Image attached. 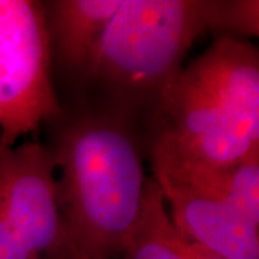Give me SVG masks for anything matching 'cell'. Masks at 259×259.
<instances>
[{
  "label": "cell",
  "instance_id": "9c48e42d",
  "mask_svg": "<svg viewBox=\"0 0 259 259\" xmlns=\"http://www.w3.org/2000/svg\"><path fill=\"white\" fill-rule=\"evenodd\" d=\"M122 258L222 259L179 232L167 213L163 194L153 177L148 180L141 216L125 245Z\"/></svg>",
  "mask_w": 259,
  "mask_h": 259
},
{
  "label": "cell",
  "instance_id": "7a4b0ae2",
  "mask_svg": "<svg viewBox=\"0 0 259 259\" xmlns=\"http://www.w3.org/2000/svg\"><path fill=\"white\" fill-rule=\"evenodd\" d=\"M128 115L117 108L82 115L49 148L61 170L58 200L69 243L90 259L122 255L143 210L150 177Z\"/></svg>",
  "mask_w": 259,
  "mask_h": 259
},
{
  "label": "cell",
  "instance_id": "30bf717a",
  "mask_svg": "<svg viewBox=\"0 0 259 259\" xmlns=\"http://www.w3.org/2000/svg\"><path fill=\"white\" fill-rule=\"evenodd\" d=\"M69 259H90L83 252L74 246L72 243H69Z\"/></svg>",
  "mask_w": 259,
  "mask_h": 259
},
{
  "label": "cell",
  "instance_id": "277c9868",
  "mask_svg": "<svg viewBox=\"0 0 259 259\" xmlns=\"http://www.w3.org/2000/svg\"><path fill=\"white\" fill-rule=\"evenodd\" d=\"M51 58L44 3L0 0V147L61 115Z\"/></svg>",
  "mask_w": 259,
  "mask_h": 259
},
{
  "label": "cell",
  "instance_id": "3957f363",
  "mask_svg": "<svg viewBox=\"0 0 259 259\" xmlns=\"http://www.w3.org/2000/svg\"><path fill=\"white\" fill-rule=\"evenodd\" d=\"M225 0H121L85 69L130 110L158 100L190 48L207 32L222 36Z\"/></svg>",
  "mask_w": 259,
  "mask_h": 259
},
{
  "label": "cell",
  "instance_id": "8992f818",
  "mask_svg": "<svg viewBox=\"0 0 259 259\" xmlns=\"http://www.w3.org/2000/svg\"><path fill=\"white\" fill-rule=\"evenodd\" d=\"M180 233L222 259H259V226L229 206L163 176H153Z\"/></svg>",
  "mask_w": 259,
  "mask_h": 259
},
{
  "label": "cell",
  "instance_id": "6da1fadb",
  "mask_svg": "<svg viewBox=\"0 0 259 259\" xmlns=\"http://www.w3.org/2000/svg\"><path fill=\"white\" fill-rule=\"evenodd\" d=\"M151 110V168H221L259 156L258 49L219 36Z\"/></svg>",
  "mask_w": 259,
  "mask_h": 259
},
{
  "label": "cell",
  "instance_id": "52a82bcc",
  "mask_svg": "<svg viewBox=\"0 0 259 259\" xmlns=\"http://www.w3.org/2000/svg\"><path fill=\"white\" fill-rule=\"evenodd\" d=\"M121 0H54L44 3L51 48L62 64L83 75Z\"/></svg>",
  "mask_w": 259,
  "mask_h": 259
},
{
  "label": "cell",
  "instance_id": "5b68a950",
  "mask_svg": "<svg viewBox=\"0 0 259 259\" xmlns=\"http://www.w3.org/2000/svg\"><path fill=\"white\" fill-rule=\"evenodd\" d=\"M0 213L42 259H69L55 163L37 141L0 147Z\"/></svg>",
  "mask_w": 259,
  "mask_h": 259
},
{
  "label": "cell",
  "instance_id": "ba28073f",
  "mask_svg": "<svg viewBox=\"0 0 259 259\" xmlns=\"http://www.w3.org/2000/svg\"><path fill=\"white\" fill-rule=\"evenodd\" d=\"M163 176L229 206L259 226V156L221 168H151Z\"/></svg>",
  "mask_w": 259,
  "mask_h": 259
}]
</instances>
